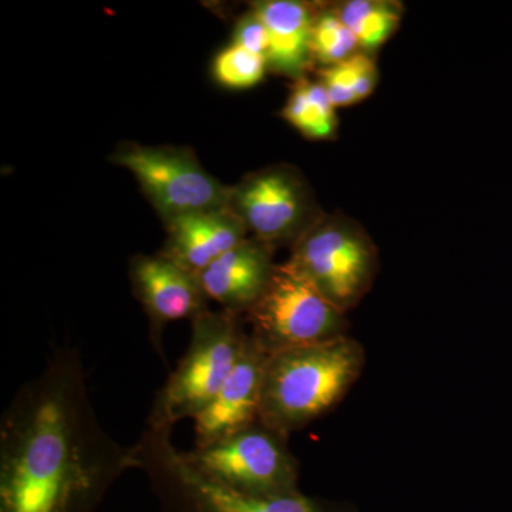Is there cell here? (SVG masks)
I'll list each match as a JSON object with an SVG mask.
<instances>
[{
	"instance_id": "obj_1",
	"label": "cell",
	"mask_w": 512,
	"mask_h": 512,
	"mask_svg": "<svg viewBox=\"0 0 512 512\" xmlns=\"http://www.w3.org/2000/svg\"><path fill=\"white\" fill-rule=\"evenodd\" d=\"M133 446L104 430L79 352L59 348L0 420V512H96Z\"/></svg>"
},
{
	"instance_id": "obj_2",
	"label": "cell",
	"mask_w": 512,
	"mask_h": 512,
	"mask_svg": "<svg viewBox=\"0 0 512 512\" xmlns=\"http://www.w3.org/2000/svg\"><path fill=\"white\" fill-rule=\"evenodd\" d=\"M363 365L365 350L348 335L269 353L259 423L288 439L338 406Z\"/></svg>"
},
{
	"instance_id": "obj_3",
	"label": "cell",
	"mask_w": 512,
	"mask_h": 512,
	"mask_svg": "<svg viewBox=\"0 0 512 512\" xmlns=\"http://www.w3.org/2000/svg\"><path fill=\"white\" fill-rule=\"evenodd\" d=\"M171 436V429L146 426L133 446L136 470L146 474L163 512H330L301 491L258 497L231 490L192 466Z\"/></svg>"
},
{
	"instance_id": "obj_4",
	"label": "cell",
	"mask_w": 512,
	"mask_h": 512,
	"mask_svg": "<svg viewBox=\"0 0 512 512\" xmlns=\"http://www.w3.org/2000/svg\"><path fill=\"white\" fill-rule=\"evenodd\" d=\"M241 318L207 309L191 320L188 348L158 390L147 426L173 430L180 421L194 420L211 402L247 346Z\"/></svg>"
},
{
	"instance_id": "obj_5",
	"label": "cell",
	"mask_w": 512,
	"mask_h": 512,
	"mask_svg": "<svg viewBox=\"0 0 512 512\" xmlns=\"http://www.w3.org/2000/svg\"><path fill=\"white\" fill-rule=\"evenodd\" d=\"M288 262L343 313L362 301L379 268L365 228L339 212L323 214L292 245Z\"/></svg>"
},
{
	"instance_id": "obj_6",
	"label": "cell",
	"mask_w": 512,
	"mask_h": 512,
	"mask_svg": "<svg viewBox=\"0 0 512 512\" xmlns=\"http://www.w3.org/2000/svg\"><path fill=\"white\" fill-rule=\"evenodd\" d=\"M110 161L136 177L164 224L197 212L228 210L231 187L207 173L191 148L126 141Z\"/></svg>"
},
{
	"instance_id": "obj_7",
	"label": "cell",
	"mask_w": 512,
	"mask_h": 512,
	"mask_svg": "<svg viewBox=\"0 0 512 512\" xmlns=\"http://www.w3.org/2000/svg\"><path fill=\"white\" fill-rule=\"evenodd\" d=\"M252 336L268 353L345 336L346 313L288 261L276 264L264 295L247 313Z\"/></svg>"
},
{
	"instance_id": "obj_8",
	"label": "cell",
	"mask_w": 512,
	"mask_h": 512,
	"mask_svg": "<svg viewBox=\"0 0 512 512\" xmlns=\"http://www.w3.org/2000/svg\"><path fill=\"white\" fill-rule=\"evenodd\" d=\"M229 211L249 237L272 248L292 247L325 212L298 168L276 164L245 175L231 187Z\"/></svg>"
},
{
	"instance_id": "obj_9",
	"label": "cell",
	"mask_w": 512,
	"mask_h": 512,
	"mask_svg": "<svg viewBox=\"0 0 512 512\" xmlns=\"http://www.w3.org/2000/svg\"><path fill=\"white\" fill-rule=\"evenodd\" d=\"M286 440L258 421L185 456L204 476L238 493L258 497L289 494L299 491V463Z\"/></svg>"
},
{
	"instance_id": "obj_10",
	"label": "cell",
	"mask_w": 512,
	"mask_h": 512,
	"mask_svg": "<svg viewBox=\"0 0 512 512\" xmlns=\"http://www.w3.org/2000/svg\"><path fill=\"white\" fill-rule=\"evenodd\" d=\"M130 284L146 312L150 340L164 359V330L177 320L195 319L208 309L198 275L175 264L167 256L136 255L130 261Z\"/></svg>"
},
{
	"instance_id": "obj_11",
	"label": "cell",
	"mask_w": 512,
	"mask_h": 512,
	"mask_svg": "<svg viewBox=\"0 0 512 512\" xmlns=\"http://www.w3.org/2000/svg\"><path fill=\"white\" fill-rule=\"evenodd\" d=\"M269 353L248 332L237 365L211 402L195 416L194 448L211 446L259 421Z\"/></svg>"
},
{
	"instance_id": "obj_12",
	"label": "cell",
	"mask_w": 512,
	"mask_h": 512,
	"mask_svg": "<svg viewBox=\"0 0 512 512\" xmlns=\"http://www.w3.org/2000/svg\"><path fill=\"white\" fill-rule=\"evenodd\" d=\"M275 248L248 237L198 274L208 301L244 316L264 295L274 274Z\"/></svg>"
},
{
	"instance_id": "obj_13",
	"label": "cell",
	"mask_w": 512,
	"mask_h": 512,
	"mask_svg": "<svg viewBox=\"0 0 512 512\" xmlns=\"http://www.w3.org/2000/svg\"><path fill=\"white\" fill-rule=\"evenodd\" d=\"M165 229L167 238L160 254L195 275L249 237L248 229L229 208L184 215L167 222Z\"/></svg>"
},
{
	"instance_id": "obj_14",
	"label": "cell",
	"mask_w": 512,
	"mask_h": 512,
	"mask_svg": "<svg viewBox=\"0 0 512 512\" xmlns=\"http://www.w3.org/2000/svg\"><path fill=\"white\" fill-rule=\"evenodd\" d=\"M319 6L298 0H264L252 10L268 29L269 69L281 76L299 80L313 63L312 28Z\"/></svg>"
},
{
	"instance_id": "obj_15",
	"label": "cell",
	"mask_w": 512,
	"mask_h": 512,
	"mask_svg": "<svg viewBox=\"0 0 512 512\" xmlns=\"http://www.w3.org/2000/svg\"><path fill=\"white\" fill-rule=\"evenodd\" d=\"M335 110L323 84L303 77L293 84L282 117L309 140H329L338 127Z\"/></svg>"
},
{
	"instance_id": "obj_16",
	"label": "cell",
	"mask_w": 512,
	"mask_h": 512,
	"mask_svg": "<svg viewBox=\"0 0 512 512\" xmlns=\"http://www.w3.org/2000/svg\"><path fill=\"white\" fill-rule=\"evenodd\" d=\"M335 9L365 53L383 46L399 29L403 18L402 3L393 0H350Z\"/></svg>"
},
{
	"instance_id": "obj_17",
	"label": "cell",
	"mask_w": 512,
	"mask_h": 512,
	"mask_svg": "<svg viewBox=\"0 0 512 512\" xmlns=\"http://www.w3.org/2000/svg\"><path fill=\"white\" fill-rule=\"evenodd\" d=\"M359 50L355 35L343 23L335 6H319L312 28L313 62L335 66L355 56Z\"/></svg>"
},
{
	"instance_id": "obj_18",
	"label": "cell",
	"mask_w": 512,
	"mask_h": 512,
	"mask_svg": "<svg viewBox=\"0 0 512 512\" xmlns=\"http://www.w3.org/2000/svg\"><path fill=\"white\" fill-rule=\"evenodd\" d=\"M266 57L255 55L244 47L231 45L221 50L212 64L217 82L229 89H249L264 79Z\"/></svg>"
},
{
	"instance_id": "obj_19",
	"label": "cell",
	"mask_w": 512,
	"mask_h": 512,
	"mask_svg": "<svg viewBox=\"0 0 512 512\" xmlns=\"http://www.w3.org/2000/svg\"><path fill=\"white\" fill-rule=\"evenodd\" d=\"M320 83L325 87L335 109L355 104L357 99L355 56L335 66L323 67L320 72Z\"/></svg>"
},
{
	"instance_id": "obj_20",
	"label": "cell",
	"mask_w": 512,
	"mask_h": 512,
	"mask_svg": "<svg viewBox=\"0 0 512 512\" xmlns=\"http://www.w3.org/2000/svg\"><path fill=\"white\" fill-rule=\"evenodd\" d=\"M259 56H268L269 35L265 23L254 12L249 10L247 15L238 20L234 29V43Z\"/></svg>"
}]
</instances>
